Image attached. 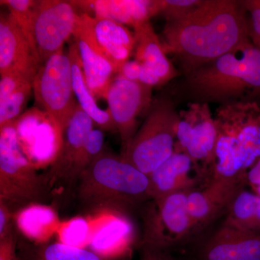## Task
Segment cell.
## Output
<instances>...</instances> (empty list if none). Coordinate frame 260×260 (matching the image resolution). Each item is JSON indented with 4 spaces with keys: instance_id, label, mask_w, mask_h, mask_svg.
<instances>
[{
    "instance_id": "cell-1",
    "label": "cell",
    "mask_w": 260,
    "mask_h": 260,
    "mask_svg": "<svg viewBox=\"0 0 260 260\" xmlns=\"http://www.w3.org/2000/svg\"><path fill=\"white\" fill-rule=\"evenodd\" d=\"M242 1L202 0L189 13L167 21L164 50L180 61L186 75L251 42Z\"/></svg>"
},
{
    "instance_id": "cell-2",
    "label": "cell",
    "mask_w": 260,
    "mask_h": 260,
    "mask_svg": "<svg viewBox=\"0 0 260 260\" xmlns=\"http://www.w3.org/2000/svg\"><path fill=\"white\" fill-rule=\"evenodd\" d=\"M214 116L218 138L210 179L246 184L248 171L260 158V106L252 101L229 103L219 106Z\"/></svg>"
},
{
    "instance_id": "cell-3",
    "label": "cell",
    "mask_w": 260,
    "mask_h": 260,
    "mask_svg": "<svg viewBox=\"0 0 260 260\" xmlns=\"http://www.w3.org/2000/svg\"><path fill=\"white\" fill-rule=\"evenodd\" d=\"M77 198L85 208L130 211L151 200L148 176L121 155L104 150L78 179Z\"/></svg>"
},
{
    "instance_id": "cell-4",
    "label": "cell",
    "mask_w": 260,
    "mask_h": 260,
    "mask_svg": "<svg viewBox=\"0 0 260 260\" xmlns=\"http://www.w3.org/2000/svg\"><path fill=\"white\" fill-rule=\"evenodd\" d=\"M185 87L198 102L220 105L260 93V49L251 42L186 75Z\"/></svg>"
},
{
    "instance_id": "cell-5",
    "label": "cell",
    "mask_w": 260,
    "mask_h": 260,
    "mask_svg": "<svg viewBox=\"0 0 260 260\" xmlns=\"http://www.w3.org/2000/svg\"><path fill=\"white\" fill-rule=\"evenodd\" d=\"M17 121L0 127V200L11 208L45 201L50 191L22 150Z\"/></svg>"
},
{
    "instance_id": "cell-6",
    "label": "cell",
    "mask_w": 260,
    "mask_h": 260,
    "mask_svg": "<svg viewBox=\"0 0 260 260\" xmlns=\"http://www.w3.org/2000/svg\"><path fill=\"white\" fill-rule=\"evenodd\" d=\"M178 113L172 102L161 99L152 104L143 124L121 156L126 162L150 175L175 150Z\"/></svg>"
},
{
    "instance_id": "cell-7",
    "label": "cell",
    "mask_w": 260,
    "mask_h": 260,
    "mask_svg": "<svg viewBox=\"0 0 260 260\" xmlns=\"http://www.w3.org/2000/svg\"><path fill=\"white\" fill-rule=\"evenodd\" d=\"M189 191L168 195L145 210L144 233L140 243L174 251L189 246L198 237L187 207Z\"/></svg>"
},
{
    "instance_id": "cell-8",
    "label": "cell",
    "mask_w": 260,
    "mask_h": 260,
    "mask_svg": "<svg viewBox=\"0 0 260 260\" xmlns=\"http://www.w3.org/2000/svg\"><path fill=\"white\" fill-rule=\"evenodd\" d=\"M32 94L39 109L52 117L64 132L76 110L69 53L64 48L51 56L32 80Z\"/></svg>"
},
{
    "instance_id": "cell-9",
    "label": "cell",
    "mask_w": 260,
    "mask_h": 260,
    "mask_svg": "<svg viewBox=\"0 0 260 260\" xmlns=\"http://www.w3.org/2000/svg\"><path fill=\"white\" fill-rule=\"evenodd\" d=\"M218 130L209 104L191 102L178 112L175 150L190 157L201 177L208 183L215 164Z\"/></svg>"
},
{
    "instance_id": "cell-10",
    "label": "cell",
    "mask_w": 260,
    "mask_h": 260,
    "mask_svg": "<svg viewBox=\"0 0 260 260\" xmlns=\"http://www.w3.org/2000/svg\"><path fill=\"white\" fill-rule=\"evenodd\" d=\"M71 1L41 0L34 8V39L41 66L64 48L74 32L78 14Z\"/></svg>"
},
{
    "instance_id": "cell-11",
    "label": "cell",
    "mask_w": 260,
    "mask_h": 260,
    "mask_svg": "<svg viewBox=\"0 0 260 260\" xmlns=\"http://www.w3.org/2000/svg\"><path fill=\"white\" fill-rule=\"evenodd\" d=\"M189 246L192 260H260V233L222 223L200 234Z\"/></svg>"
},
{
    "instance_id": "cell-12",
    "label": "cell",
    "mask_w": 260,
    "mask_h": 260,
    "mask_svg": "<svg viewBox=\"0 0 260 260\" xmlns=\"http://www.w3.org/2000/svg\"><path fill=\"white\" fill-rule=\"evenodd\" d=\"M22 150L32 165L52 164L62 145L64 131L49 114L39 108L24 113L17 121Z\"/></svg>"
},
{
    "instance_id": "cell-13",
    "label": "cell",
    "mask_w": 260,
    "mask_h": 260,
    "mask_svg": "<svg viewBox=\"0 0 260 260\" xmlns=\"http://www.w3.org/2000/svg\"><path fill=\"white\" fill-rule=\"evenodd\" d=\"M152 88L117 75L107 98L109 114L120 136L121 150L127 146L138 131V118L151 107Z\"/></svg>"
},
{
    "instance_id": "cell-14",
    "label": "cell",
    "mask_w": 260,
    "mask_h": 260,
    "mask_svg": "<svg viewBox=\"0 0 260 260\" xmlns=\"http://www.w3.org/2000/svg\"><path fill=\"white\" fill-rule=\"evenodd\" d=\"M83 37L96 50L107 56L119 75L135 50L134 34L122 24L110 19L78 15L74 32Z\"/></svg>"
},
{
    "instance_id": "cell-15",
    "label": "cell",
    "mask_w": 260,
    "mask_h": 260,
    "mask_svg": "<svg viewBox=\"0 0 260 260\" xmlns=\"http://www.w3.org/2000/svg\"><path fill=\"white\" fill-rule=\"evenodd\" d=\"M244 183L211 179L201 189L187 195V207L197 235L200 236L223 218L232 198Z\"/></svg>"
},
{
    "instance_id": "cell-16",
    "label": "cell",
    "mask_w": 260,
    "mask_h": 260,
    "mask_svg": "<svg viewBox=\"0 0 260 260\" xmlns=\"http://www.w3.org/2000/svg\"><path fill=\"white\" fill-rule=\"evenodd\" d=\"M40 60L28 39L10 14L0 17V75L18 74L32 82Z\"/></svg>"
},
{
    "instance_id": "cell-17",
    "label": "cell",
    "mask_w": 260,
    "mask_h": 260,
    "mask_svg": "<svg viewBox=\"0 0 260 260\" xmlns=\"http://www.w3.org/2000/svg\"><path fill=\"white\" fill-rule=\"evenodd\" d=\"M151 200L168 195L198 189L204 180L189 155L174 150V153L148 176Z\"/></svg>"
},
{
    "instance_id": "cell-18",
    "label": "cell",
    "mask_w": 260,
    "mask_h": 260,
    "mask_svg": "<svg viewBox=\"0 0 260 260\" xmlns=\"http://www.w3.org/2000/svg\"><path fill=\"white\" fill-rule=\"evenodd\" d=\"M93 126L91 118L78 105L64 130L60 150L44 175L50 189L59 182L67 184L72 167Z\"/></svg>"
},
{
    "instance_id": "cell-19",
    "label": "cell",
    "mask_w": 260,
    "mask_h": 260,
    "mask_svg": "<svg viewBox=\"0 0 260 260\" xmlns=\"http://www.w3.org/2000/svg\"><path fill=\"white\" fill-rule=\"evenodd\" d=\"M75 8L93 12L97 18L110 19L134 28L150 21L153 0H88L71 1Z\"/></svg>"
},
{
    "instance_id": "cell-20",
    "label": "cell",
    "mask_w": 260,
    "mask_h": 260,
    "mask_svg": "<svg viewBox=\"0 0 260 260\" xmlns=\"http://www.w3.org/2000/svg\"><path fill=\"white\" fill-rule=\"evenodd\" d=\"M73 37L88 88L95 98H107L108 91L117 75L112 61L96 50L83 37L73 34Z\"/></svg>"
},
{
    "instance_id": "cell-21",
    "label": "cell",
    "mask_w": 260,
    "mask_h": 260,
    "mask_svg": "<svg viewBox=\"0 0 260 260\" xmlns=\"http://www.w3.org/2000/svg\"><path fill=\"white\" fill-rule=\"evenodd\" d=\"M133 28L135 59L154 70L162 84L177 77V70L168 58L164 46L150 21L140 23Z\"/></svg>"
},
{
    "instance_id": "cell-22",
    "label": "cell",
    "mask_w": 260,
    "mask_h": 260,
    "mask_svg": "<svg viewBox=\"0 0 260 260\" xmlns=\"http://www.w3.org/2000/svg\"><path fill=\"white\" fill-rule=\"evenodd\" d=\"M68 53L72 64L73 86L78 105L88 114L94 124L102 131L117 132L109 111L103 110L98 106L95 97L90 91L84 78L81 61L75 43L70 44Z\"/></svg>"
},
{
    "instance_id": "cell-23",
    "label": "cell",
    "mask_w": 260,
    "mask_h": 260,
    "mask_svg": "<svg viewBox=\"0 0 260 260\" xmlns=\"http://www.w3.org/2000/svg\"><path fill=\"white\" fill-rule=\"evenodd\" d=\"M20 260H109L92 249L61 242L36 244L19 237Z\"/></svg>"
},
{
    "instance_id": "cell-24",
    "label": "cell",
    "mask_w": 260,
    "mask_h": 260,
    "mask_svg": "<svg viewBox=\"0 0 260 260\" xmlns=\"http://www.w3.org/2000/svg\"><path fill=\"white\" fill-rule=\"evenodd\" d=\"M222 219L221 223L227 226L260 233V197L243 186L232 198Z\"/></svg>"
},
{
    "instance_id": "cell-25",
    "label": "cell",
    "mask_w": 260,
    "mask_h": 260,
    "mask_svg": "<svg viewBox=\"0 0 260 260\" xmlns=\"http://www.w3.org/2000/svg\"><path fill=\"white\" fill-rule=\"evenodd\" d=\"M104 131L100 129H92L72 167L67 184L76 185L82 173L104 151Z\"/></svg>"
},
{
    "instance_id": "cell-26",
    "label": "cell",
    "mask_w": 260,
    "mask_h": 260,
    "mask_svg": "<svg viewBox=\"0 0 260 260\" xmlns=\"http://www.w3.org/2000/svg\"><path fill=\"white\" fill-rule=\"evenodd\" d=\"M32 83L22 84L4 103L0 104V127L18 120L24 114L31 94Z\"/></svg>"
},
{
    "instance_id": "cell-27",
    "label": "cell",
    "mask_w": 260,
    "mask_h": 260,
    "mask_svg": "<svg viewBox=\"0 0 260 260\" xmlns=\"http://www.w3.org/2000/svg\"><path fill=\"white\" fill-rule=\"evenodd\" d=\"M36 2L34 0H1L0 3L7 7L10 14L14 18L39 56L34 39V8Z\"/></svg>"
},
{
    "instance_id": "cell-28",
    "label": "cell",
    "mask_w": 260,
    "mask_h": 260,
    "mask_svg": "<svg viewBox=\"0 0 260 260\" xmlns=\"http://www.w3.org/2000/svg\"><path fill=\"white\" fill-rule=\"evenodd\" d=\"M202 0H153V16L162 15L167 21L177 20L189 13Z\"/></svg>"
},
{
    "instance_id": "cell-29",
    "label": "cell",
    "mask_w": 260,
    "mask_h": 260,
    "mask_svg": "<svg viewBox=\"0 0 260 260\" xmlns=\"http://www.w3.org/2000/svg\"><path fill=\"white\" fill-rule=\"evenodd\" d=\"M18 240L15 225L5 237L0 239V260H20Z\"/></svg>"
},
{
    "instance_id": "cell-30",
    "label": "cell",
    "mask_w": 260,
    "mask_h": 260,
    "mask_svg": "<svg viewBox=\"0 0 260 260\" xmlns=\"http://www.w3.org/2000/svg\"><path fill=\"white\" fill-rule=\"evenodd\" d=\"M26 81H29V80L20 75L8 74L1 76V79H0V104L4 103L22 84Z\"/></svg>"
},
{
    "instance_id": "cell-31",
    "label": "cell",
    "mask_w": 260,
    "mask_h": 260,
    "mask_svg": "<svg viewBox=\"0 0 260 260\" xmlns=\"http://www.w3.org/2000/svg\"><path fill=\"white\" fill-rule=\"evenodd\" d=\"M140 260H178L172 251L146 244H140Z\"/></svg>"
},
{
    "instance_id": "cell-32",
    "label": "cell",
    "mask_w": 260,
    "mask_h": 260,
    "mask_svg": "<svg viewBox=\"0 0 260 260\" xmlns=\"http://www.w3.org/2000/svg\"><path fill=\"white\" fill-rule=\"evenodd\" d=\"M13 212L11 207L0 200V239L5 237L15 226Z\"/></svg>"
},
{
    "instance_id": "cell-33",
    "label": "cell",
    "mask_w": 260,
    "mask_h": 260,
    "mask_svg": "<svg viewBox=\"0 0 260 260\" xmlns=\"http://www.w3.org/2000/svg\"><path fill=\"white\" fill-rule=\"evenodd\" d=\"M141 67L142 63L136 59L127 61L122 65L117 75L130 81L138 82Z\"/></svg>"
},
{
    "instance_id": "cell-34",
    "label": "cell",
    "mask_w": 260,
    "mask_h": 260,
    "mask_svg": "<svg viewBox=\"0 0 260 260\" xmlns=\"http://www.w3.org/2000/svg\"><path fill=\"white\" fill-rule=\"evenodd\" d=\"M138 82L143 84V85L150 87L152 88L153 87L160 86V85H164L161 80L159 78L156 73L152 70L151 68L143 64V63H142L141 70H140Z\"/></svg>"
},
{
    "instance_id": "cell-35",
    "label": "cell",
    "mask_w": 260,
    "mask_h": 260,
    "mask_svg": "<svg viewBox=\"0 0 260 260\" xmlns=\"http://www.w3.org/2000/svg\"><path fill=\"white\" fill-rule=\"evenodd\" d=\"M246 186L251 190L260 196V158L248 171L246 177Z\"/></svg>"
},
{
    "instance_id": "cell-36",
    "label": "cell",
    "mask_w": 260,
    "mask_h": 260,
    "mask_svg": "<svg viewBox=\"0 0 260 260\" xmlns=\"http://www.w3.org/2000/svg\"><path fill=\"white\" fill-rule=\"evenodd\" d=\"M178 260H192L189 257V256L186 255L185 256H183V257L178 258Z\"/></svg>"
}]
</instances>
